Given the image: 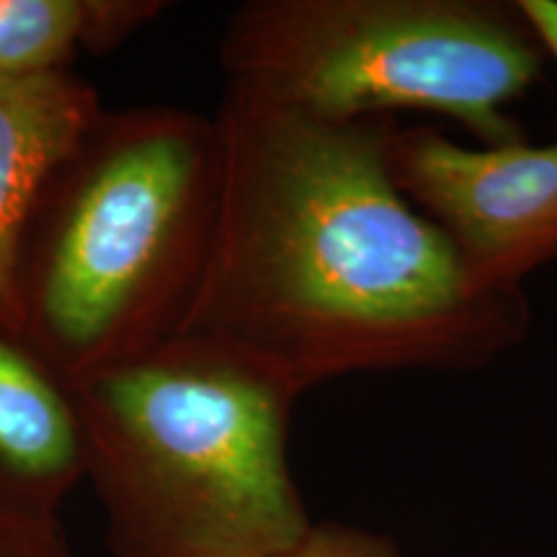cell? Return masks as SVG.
<instances>
[{
	"mask_svg": "<svg viewBox=\"0 0 557 557\" xmlns=\"http://www.w3.org/2000/svg\"><path fill=\"white\" fill-rule=\"evenodd\" d=\"M220 201L176 336L225 348L295 398L357 372H472L532 325L524 289H480L398 191V120L325 122L225 90Z\"/></svg>",
	"mask_w": 557,
	"mask_h": 557,
	"instance_id": "obj_1",
	"label": "cell"
},
{
	"mask_svg": "<svg viewBox=\"0 0 557 557\" xmlns=\"http://www.w3.org/2000/svg\"><path fill=\"white\" fill-rule=\"evenodd\" d=\"M220 132L189 109L107 111L52 165L26 212L18 338L67 389L176 338L220 201Z\"/></svg>",
	"mask_w": 557,
	"mask_h": 557,
	"instance_id": "obj_2",
	"label": "cell"
},
{
	"mask_svg": "<svg viewBox=\"0 0 557 557\" xmlns=\"http://www.w3.org/2000/svg\"><path fill=\"white\" fill-rule=\"evenodd\" d=\"M70 398L111 557H276L310 532L297 398L235 354L176 336Z\"/></svg>",
	"mask_w": 557,
	"mask_h": 557,
	"instance_id": "obj_3",
	"label": "cell"
},
{
	"mask_svg": "<svg viewBox=\"0 0 557 557\" xmlns=\"http://www.w3.org/2000/svg\"><path fill=\"white\" fill-rule=\"evenodd\" d=\"M220 60L250 99L325 122L438 114L478 145L527 139L508 109L549 62L519 0H250Z\"/></svg>",
	"mask_w": 557,
	"mask_h": 557,
	"instance_id": "obj_4",
	"label": "cell"
},
{
	"mask_svg": "<svg viewBox=\"0 0 557 557\" xmlns=\"http://www.w3.org/2000/svg\"><path fill=\"white\" fill-rule=\"evenodd\" d=\"M387 171L442 230L480 289L519 292L557 261V139L462 145L429 124L395 127Z\"/></svg>",
	"mask_w": 557,
	"mask_h": 557,
	"instance_id": "obj_5",
	"label": "cell"
},
{
	"mask_svg": "<svg viewBox=\"0 0 557 557\" xmlns=\"http://www.w3.org/2000/svg\"><path fill=\"white\" fill-rule=\"evenodd\" d=\"M86 478L70 389L0 329V524H60V506Z\"/></svg>",
	"mask_w": 557,
	"mask_h": 557,
	"instance_id": "obj_6",
	"label": "cell"
},
{
	"mask_svg": "<svg viewBox=\"0 0 557 557\" xmlns=\"http://www.w3.org/2000/svg\"><path fill=\"white\" fill-rule=\"evenodd\" d=\"M99 94L73 73L0 81V329L18 336L13 263L41 181L101 111Z\"/></svg>",
	"mask_w": 557,
	"mask_h": 557,
	"instance_id": "obj_7",
	"label": "cell"
},
{
	"mask_svg": "<svg viewBox=\"0 0 557 557\" xmlns=\"http://www.w3.org/2000/svg\"><path fill=\"white\" fill-rule=\"evenodd\" d=\"M163 9L156 0H0V81L70 73L81 52H111Z\"/></svg>",
	"mask_w": 557,
	"mask_h": 557,
	"instance_id": "obj_8",
	"label": "cell"
},
{
	"mask_svg": "<svg viewBox=\"0 0 557 557\" xmlns=\"http://www.w3.org/2000/svg\"><path fill=\"white\" fill-rule=\"evenodd\" d=\"M276 557H400V553L395 542L382 534L323 521V524H312L295 547Z\"/></svg>",
	"mask_w": 557,
	"mask_h": 557,
	"instance_id": "obj_9",
	"label": "cell"
},
{
	"mask_svg": "<svg viewBox=\"0 0 557 557\" xmlns=\"http://www.w3.org/2000/svg\"><path fill=\"white\" fill-rule=\"evenodd\" d=\"M0 557H70L60 524L9 527L0 524Z\"/></svg>",
	"mask_w": 557,
	"mask_h": 557,
	"instance_id": "obj_10",
	"label": "cell"
},
{
	"mask_svg": "<svg viewBox=\"0 0 557 557\" xmlns=\"http://www.w3.org/2000/svg\"><path fill=\"white\" fill-rule=\"evenodd\" d=\"M521 11L540 34L547 60L557 65V0H519Z\"/></svg>",
	"mask_w": 557,
	"mask_h": 557,
	"instance_id": "obj_11",
	"label": "cell"
}]
</instances>
